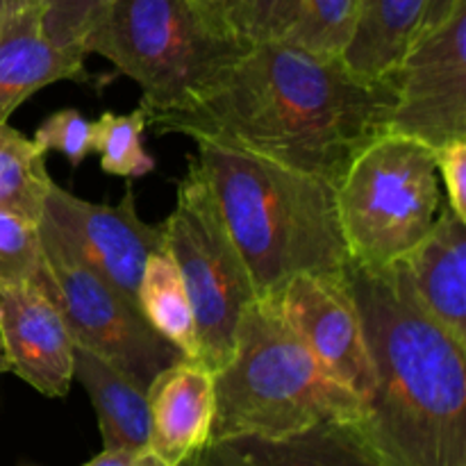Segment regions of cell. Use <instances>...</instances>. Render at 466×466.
Here are the masks:
<instances>
[{"label": "cell", "mask_w": 466, "mask_h": 466, "mask_svg": "<svg viewBox=\"0 0 466 466\" xmlns=\"http://www.w3.org/2000/svg\"><path fill=\"white\" fill-rule=\"evenodd\" d=\"M391 107V77L367 80L341 57L264 41L187 105L146 114V127L218 141L337 185L355 155L387 132Z\"/></svg>", "instance_id": "1"}, {"label": "cell", "mask_w": 466, "mask_h": 466, "mask_svg": "<svg viewBox=\"0 0 466 466\" xmlns=\"http://www.w3.org/2000/svg\"><path fill=\"white\" fill-rule=\"evenodd\" d=\"M371 364L355 423L385 466H466V349L419 303L403 264H350Z\"/></svg>", "instance_id": "2"}, {"label": "cell", "mask_w": 466, "mask_h": 466, "mask_svg": "<svg viewBox=\"0 0 466 466\" xmlns=\"http://www.w3.org/2000/svg\"><path fill=\"white\" fill-rule=\"evenodd\" d=\"M196 146L258 300L300 273L349 276L353 262L332 182L218 141L196 139Z\"/></svg>", "instance_id": "3"}, {"label": "cell", "mask_w": 466, "mask_h": 466, "mask_svg": "<svg viewBox=\"0 0 466 466\" xmlns=\"http://www.w3.org/2000/svg\"><path fill=\"white\" fill-rule=\"evenodd\" d=\"M362 417L364 400L321 367L271 300L248 305L230 360L214 371L209 441L287 437Z\"/></svg>", "instance_id": "4"}, {"label": "cell", "mask_w": 466, "mask_h": 466, "mask_svg": "<svg viewBox=\"0 0 466 466\" xmlns=\"http://www.w3.org/2000/svg\"><path fill=\"white\" fill-rule=\"evenodd\" d=\"M250 46L200 0H107L82 36V53L109 59L141 86L144 114L194 100Z\"/></svg>", "instance_id": "5"}, {"label": "cell", "mask_w": 466, "mask_h": 466, "mask_svg": "<svg viewBox=\"0 0 466 466\" xmlns=\"http://www.w3.org/2000/svg\"><path fill=\"white\" fill-rule=\"evenodd\" d=\"M335 203L350 262L373 268L400 262L437 218L435 150L396 132L373 137L335 185Z\"/></svg>", "instance_id": "6"}, {"label": "cell", "mask_w": 466, "mask_h": 466, "mask_svg": "<svg viewBox=\"0 0 466 466\" xmlns=\"http://www.w3.org/2000/svg\"><path fill=\"white\" fill-rule=\"evenodd\" d=\"M162 230L194 309L196 360L214 373L230 360L239 319L258 294L198 159H189L177 182Z\"/></svg>", "instance_id": "7"}, {"label": "cell", "mask_w": 466, "mask_h": 466, "mask_svg": "<svg viewBox=\"0 0 466 466\" xmlns=\"http://www.w3.org/2000/svg\"><path fill=\"white\" fill-rule=\"evenodd\" d=\"M44 273L39 285L53 296L76 346L100 355L148 390L162 369L182 358L141 314L139 305L89 267L73 246L39 221Z\"/></svg>", "instance_id": "8"}, {"label": "cell", "mask_w": 466, "mask_h": 466, "mask_svg": "<svg viewBox=\"0 0 466 466\" xmlns=\"http://www.w3.org/2000/svg\"><path fill=\"white\" fill-rule=\"evenodd\" d=\"M390 77L394 107L387 132L432 150L466 139V0L405 53Z\"/></svg>", "instance_id": "9"}, {"label": "cell", "mask_w": 466, "mask_h": 466, "mask_svg": "<svg viewBox=\"0 0 466 466\" xmlns=\"http://www.w3.org/2000/svg\"><path fill=\"white\" fill-rule=\"evenodd\" d=\"M41 218H46L94 271L137 303L146 259L164 248V230L162 226L141 221L130 180L118 205L89 203L50 182Z\"/></svg>", "instance_id": "10"}, {"label": "cell", "mask_w": 466, "mask_h": 466, "mask_svg": "<svg viewBox=\"0 0 466 466\" xmlns=\"http://www.w3.org/2000/svg\"><path fill=\"white\" fill-rule=\"evenodd\" d=\"M264 300L276 305L291 330L332 378L367 400L371 391V364L349 276L300 273L287 280L276 296Z\"/></svg>", "instance_id": "11"}, {"label": "cell", "mask_w": 466, "mask_h": 466, "mask_svg": "<svg viewBox=\"0 0 466 466\" xmlns=\"http://www.w3.org/2000/svg\"><path fill=\"white\" fill-rule=\"evenodd\" d=\"M0 330L9 371L48 399L71 391L76 341L44 287L27 282L0 289Z\"/></svg>", "instance_id": "12"}, {"label": "cell", "mask_w": 466, "mask_h": 466, "mask_svg": "<svg viewBox=\"0 0 466 466\" xmlns=\"http://www.w3.org/2000/svg\"><path fill=\"white\" fill-rule=\"evenodd\" d=\"M148 451L167 466H180L209 441L214 419V373L182 355L150 380Z\"/></svg>", "instance_id": "13"}, {"label": "cell", "mask_w": 466, "mask_h": 466, "mask_svg": "<svg viewBox=\"0 0 466 466\" xmlns=\"http://www.w3.org/2000/svg\"><path fill=\"white\" fill-rule=\"evenodd\" d=\"M180 466H385L355 423H321L287 437L208 441Z\"/></svg>", "instance_id": "14"}, {"label": "cell", "mask_w": 466, "mask_h": 466, "mask_svg": "<svg viewBox=\"0 0 466 466\" xmlns=\"http://www.w3.org/2000/svg\"><path fill=\"white\" fill-rule=\"evenodd\" d=\"M85 59V53L48 41L35 5L23 3L0 16V123H7L23 100L53 82H91Z\"/></svg>", "instance_id": "15"}, {"label": "cell", "mask_w": 466, "mask_h": 466, "mask_svg": "<svg viewBox=\"0 0 466 466\" xmlns=\"http://www.w3.org/2000/svg\"><path fill=\"white\" fill-rule=\"evenodd\" d=\"M462 3L464 0H360L358 25L341 59L360 77H390L405 53Z\"/></svg>", "instance_id": "16"}, {"label": "cell", "mask_w": 466, "mask_h": 466, "mask_svg": "<svg viewBox=\"0 0 466 466\" xmlns=\"http://www.w3.org/2000/svg\"><path fill=\"white\" fill-rule=\"evenodd\" d=\"M426 312L466 349V221L449 208L431 232L400 259Z\"/></svg>", "instance_id": "17"}, {"label": "cell", "mask_w": 466, "mask_h": 466, "mask_svg": "<svg viewBox=\"0 0 466 466\" xmlns=\"http://www.w3.org/2000/svg\"><path fill=\"white\" fill-rule=\"evenodd\" d=\"M73 380L89 394L98 417L103 449L144 453L148 451V396L146 387L100 355L76 346Z\"/></svg>", "instance_id": "18"}, {"label": "cell", "mask_w": 466, "mask_h": 466, "mask_svg": "<svg viewBox=\"0 0 466 466\" xmlns=\"http://www.w3.org/2000/svg\"><path fill=\"white\" fill-rule=\"evenodd\" d=\"M137 303L146 321L182 355L196 358V321L176 262L167 248L150 253L141 273Z\"/></svg>", "instance_id": "19"}, {"label": "cell", "mask_w": 466, "mask_h": 466, "mask_svg": "<svg viewBox=\"0 0 466 466\" xmlns=\"http://www.w3.org/2000/svg\"><path fill=\"white\" fill-rule=\"evenodd\" d=\"M44 157L46 153L36 148L35 141L0 123V205L41 221L53 182Z\"/></svg>", "instance_id": "20"}, {"label": "cell", "mask_w": 466, "mask_h": 466, "mask_svg": "<svg viewBox=\"0 0 466 466\" xmlns=\"http://www.w3.org/2000/svg\"><path fill=\"white\" fill-rule=\"evenodd\" d=\"M360 0H300L287 44L323 57H341L358 25Z\"/></svg>", "instance_id": "21"}, {"label": "cell", "mask_w": 466, "mask_h": 466, "mask_svg": "<svg viewBox=\"0 0 466 466\" xmlns=\"http://www.w3.org/2000/svg\"><path fill=\"white\" fill-rule=\"evenodd\" d=\"M146 114L137 107L130 114L105 112L94 121V153H98L100 168L109 176L144 177L155 168V159L144 148Z\"/></svg>", "instance_id": "22"}, {"label": "cell", "mask_w": 466, "mask_h": 466, "mask_svg": "<svg viewBox=\"0 0 466 466\" xmlns=\"http://www.w3.org/2000/svg\"><path fill=\"white\" fill-rule=\"evenodd\" d=\"M39 221L0 205V289L41 282Z\"/></svg>", "instance_id": "23"}, {"label": "cell", "mask_w": 466, "mask_h": 466, "mask_svg": "<svg viewBox=\"0 0 466 466\" xmlns=\"http://www.w3.org/2000/svg\"><path fill=\"white\" fill-rule=\"evenodd\" d=\"M300 0H230L228 18L248 44L280 41L294 25Z\"/></svg>", "instance_id": "24"}, {"label": "cell", "mask_w": 466, "mask_h": 466, "mask_svg": "<svg viewBox=\"0 0 466 466\" xmlns=\"http://www.w3.org/2000/svg\"><path fill=\"white\" fill-rule=\"evenodd\" d=\"M39 12L41 30L64 50L82 53V36L107 0H23Z\"/></svg>", "instance_id": "25"}, {"label": "cell", "mask_w": 466, "mask_h": 466, "mask_svg": "<svg viewBox=\"0 0 466 466\" xmlns=\"http://www.w3.org/2000/svg\"><path fill=\"white\" fill-rule=\"evenodd\" d=\"M32 141L41 153L57 150L66 155L68 164L77 168L94 153V121L82 116L77 109H59L44 118Z\"/></svg>", "instance_id": "26"}, {"label": "cell", "mask_w": 466, "mask_h": 466, "mask_svg": "<svg viewBox=\"0 0 466 466\" xmlns=\"http://www.w3.org/2000/svg\"><path fill=\"white\" fill-rule=\"evenodd\" d=\"M437 176L449 194L446 208L466 221V139H455L435 150Z\"/></svg>", "instance_id": "27"}, {"label": "cell", "mask_w": 466, "mask_h": 466, "mask_svg": "<svg viewBox=\"0 0 466 466\" xmlns=\"http://www.w3.org/2000/svg\"><path fill=\"white\" fill-rule=\"evenodd\" d=\"M141 453H130V451H107L103 449V453L96 455L91 462L85 466H135L137 458Z\"/></svg>", "instance_id": "28"}, {"label": "cell", "mask_w": 466, "mask_h": 466, "mask_svg": "<svg viewBox=\"0 0 466 466\" xmlns=\"http://www.w3.org/2000/svg\"><path fill=\"white\" fill-rule=\"evenodd\" d=\"M135 466H167V464L159 462V460L155 458V455L150 453V451H144V453H141L139 458H137Z\"/></svg>", "instance_id": "29"}, {"label": "cell", "mask_w": 466, "mask_h": 466, "mask_svg": "<svg viewBox=\"0 0 466 466\" xmlns=\"http://www.w3.org/2000/svg\"><path fill=\"white\" fill-rule=\"evenodd\" d=\"M200 3L209 5L212 9H218V12H223L228 16V7H230V0H200Z\"/></svg>", "instance_id": "30"}, {"label": "cell", "mask_w": 466, "mask_h": 466, "mask_svg": "<svg viewBox=\"0 0 466 466\" xmlns=\"http://www.w3.org/2000/svg\"><path fill=\"white\" fill-rule=\"evenodd\" d=\"M18 5H23V0H0V16H5L7 12L16 9Z\"/></svg>", "instance_id": "31"}, {"label": "cell", "mask_w": 466, "mask_h": 466, "mask_svg": "<svg viewBox=\"0 0 466 466\" xmlns=\"http://www.w3.org/2000/svg\"><path fill=\"white\" fill-rule=\"evenodd\" d=\"M9 371L7 355H5V344H3V330H0V373Z\"/></svg>", "instance_id": "32"}]
</instances>
